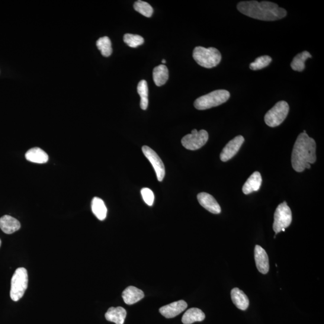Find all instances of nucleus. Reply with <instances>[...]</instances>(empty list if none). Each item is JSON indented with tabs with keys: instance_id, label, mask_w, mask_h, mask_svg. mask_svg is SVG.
<instances>
[{
	"instance_id": "11",
	"label": "nucleus",
	"mask_w": 324,
	"mask_h": 324,
	"mask_svg": "<svg viewBox=\"0 0 324 324\" xmlns=\"http://www.w3.org/2000/svg\"><path fill=\"white\" fill-rule=\"evenodd\" d=\"M187 307L188 304L185 301L179 300L162 307L159 312L166 318H172L183 312Z\"/></svg>"
},
{
	"instance_id": "3",
	"label": "nucleus",
	"mask_w": 324,
	"mask_h": 324,
	"mask_svg": "<svg viewBox=\"0 0 324 324\" xmlns=\"http://www.w3.org/2000/svg\"><path fill=\"white\" fill-rule=\"evenodd\" d=\"M193 57L199 65L207 69L217 66L222 60L219 51L213 47H196L193 51Z\"/></svg>"
},
{
	"instance_id": "24",
	"label": "nucleus",
	"mask_w": 324,
	"mask_h": 324,
	"mask_svg": "<svg viewBox=\"0 0 324 324\" xmlns=\"http://www.w3.org/2000/svg\"><path fill=\"white\" fill-rule=\"evenodd\" d=\"M137 91L141 97V108L143 110H146L149 106V88L145 80H142L138 83Z\"/></svg>"
},
{
	"instance_id": "26",
	"label": "nucleus",
	"mask_w": 324,
	"mask_h": 324,
	"mask_svg": "<svg viewBox=\"0 0 324 324\" xmlns=\"http://www.w3.org/2000/svg\"><path fill=\"white\" fill-rule=\"evenodd\" d=\"M133 7L136 11L144 17L150 18L153 14V9L148 3L139 0L134 3Z\"/></svg>"
},
{
	"instance_id": "12",
	"label": "nucleus",
	"mask_w": 324,
	"mask_h": 324,
	"mask_svg": "<svg viewBox=\"0 0 324 324\" xmlns=\"http://www.w3.org/2000/svg\"><path fill=\"white\" fill-rule=\"evenodd\" d=\"M199 203L210 213L217 214L221 213V208L212 195L202 192L197 196Z\"/></svg>"
},
{
	"instance_id": "21",
	"label": "nucleus",
	"mask_w": 324,
	"mask_h": 324,
	"mask_svg": "<svg viewBox=\"0 0 324 324\" xmlns=\"http://www.w3.org/2000/svg\"><path fill=\"white\" fill-rule=\"evenodd\" d=\"M153 81L157 86H160L165 84L169 78V71L164 65L155 67L153 72Z\"/></svg>"
},
{
	"instance_id": "13",
	"label": "nucleus",
	"mask_w": 324,
	"mask_h": 324,
	"mask_svg": "<svg viewBox=\"0 0 324 324\" xmlns=\"http://www.w3.org/2000/svg\"><path fill=\"white\" fill-rule=\"evenodd\" d=\"M255 259L258 271L263 274H267L269 269L268 256L265 250L259 245L255 246Z\"/></svg>"
},
{
	"instance_id": "7",
	"label": "nucleus",
	"mask_w": 324,
	"mask_h": 324,
	"mask_svg": "<svg viewBox=\"0 0 324 324\" xmlns=\"http://www.w3.org/2000/svg\"><path fill=\"white\" fill-rule=\"evenodd\" d=\"M293 217L290 207L287 202L279 204L275 210L274 215L273 227L274 232L277 234L281 232H285V228L290 226Z\"/></svg>"
},
{
	"instance_id": "18",
	"label": "nucleus",
	"mask_w": 324,
	"mask_h": 324,
	"mask_svg": "<svg viewBox=\"0 0 324 324\" xmlns=\"http://www.w3.org/2000/svg\"><path fill=\"white\" fill-rule=\"evenodd\" d=\"M233 302L238 309L246 310L249 306V300L246 295L240 289L235 288L232 291Z\"/></svg>"
},
{
	"instance_id": "2",
	"label": "nucleus",
	"mask_w": 324,
	"mask_h": 324,
	"mask_svg": "<svg viewBox=\"0 0 324 324\" xmlns=\"http://www.w3.org/2000/svg\"><path fill=\"white\" fill-rule=\"evenodd\" d=\"M316 149L315 141L306 133L298 135L291 156L292 166L295 171L302 172L306 168L310 169V164L316 161Z\"/></svg>"
},
{
	"instance_id": "19",
	"label": "nucleus",
	"mask_w": 324,
	"mask_h": 324,
	"mask_svg": "<svg viewBox=\"0 0 324 324\" xmlns=\"http://www.w3.org/2000/svg\"><path fill=\"white\" fill-rule=\"evenodd\" d=\"M25 158L28 161L40 164L47 163L49 159L47 153L38 147H34L29 150L25 154Z\"/></svg>"
},
{
	"instance_id": "16",
	"label": "nucleus",
	"mask_w": 324,
	"mask_h": 324,
	"mask_svg": "<svg viewBox=\"0 0 324 324\" xmlns=\"http://www.w3.org/2000/svg\"><path fill=\"white\" fill-rule=\"evenodd\" d=\"M20 227V222L14 217L5 215L0 218V228L5 234H12L17 232Z\"/></svg>"
},
{
	"instance_id": "8",
	"label": "nucleus",
	"mask_w": 324,
	"mask_h": 324,
	"mask_svg": "<svg viewBox=\"0 0 324 324\" xmlns=\"http://www.w3.org/2000/svg\"><path fill=\"white\" fill-rule=\"evenodd\" d=\"M208 140V133L206 130L194 129L191 134L182 137L181 144L186 149L197 150L205 145Z\"/></svg>"
},
{
	"instance_id": "1",
	"label": "nucleus",
	"mask_w": 324,
	"mask_h": 324,
	"mask_svg": "<svg viewBox=\"0 0 324 324\" xmlns=\"http://www.w3.org/2000/svg\"><path fill=\"white\" fill-rule=\"evenodd\" d=\"M237 9L250 18L265 21L279 20L287 15L286 10L270 2H241L237 5Z\"/></svg>"
},
{
	"instance_id": "6",
	"label": "nucleus",
	"mask_w": 324,
	"mask_h": 324,
	"mask_svg": "<svg viewBox=\"0 0 324 324\" xmlns=\"http://www.w3.org/2000/svg\"><path fill=\"white\" fill-rule=\"evenodd\" d=\"M289 111H290V107L287 102H277L265 114L264 120L266 124L271 127L279 126L286 119Z\"/></svg>"
},
{
	"instance_id": "27",
	"label": "nucleus",
	"mask_w": 324,
	"mask_h": 324,
	"mask_svg": "<svg viewBox=\"0 0 324 324\" xmlns=\"http://www.w3.org/2000/svg\"><path fill=\"white\" fill-rule=\"evenodd\" d=\"M271 62L272 59L271 57L262 56L258 57L254 62L250 63L249 67L252 70H261L268 66Z\"/></svg>"
},
{
	"instance_id": "17",
	"label": "nucleus",
	"mask_w": 324,
	"mask_h": 324,
	"mask_svg": "<svg viewBox=\"0 0 324 324\" xmlns=\"http://www.w3.org/2000/svg\"><path fill=\"white\" fill-rule=\"evenodd\" d=\"M127 315L126 310L122 307H110L105 314V318L108 321L116 324H124Z\"/></svg>"
},
{
	"instance_id": "30",
	"label": "nucleus",
	"mask_w": 324,
	"mask_h": 324,
	"mask_svg": "<svg viewBox=\"0 0 324 324\" xmlns=\"http://www.w3.org/2000/svg\"><path fill=\"white\" fill-rule=\"evenodd\" d=\"M162 63H163V64H165V63H166V60H163L162 61Z\"/></svg>"
},
{
	"instance_id": "23",
	"label": "nucleus",
	"mask_w": 324,
	"mask_h": 324,
	"mask_svg": "<svg viewBox=\"0 0 324 324\" xmlns=\"http://www.w3.org/2000/svg\"><path fill=\"white\" fill-rule=\"evenodd\" d=\"M312 56L311 54L305 51L303 52L297 54V55L294 58L293 62H291V68L294 71L302 72L305 69V62L309 58H312Z\"/></svg>"
},
{
	"instance_id": "15",
	"label": "nucleus",
	"mask_w": 324,
	"mask_h": 324,
	"mask_svg": "<svg viewBox=\"0 0 324 324\" xmlns=\"http://www.w3.org/2000/svg\"><path fill=\"white\" fill-rule=\"evenodd\" d=\"M122 297L125 303L131 305L142 300L144 297V294L140 289L130 286L123 292Z\"/></svg>"
},
{
	"instance_id": "22",
	"label": "nucleus",
	"mask_w": 324,
	"mask_h": 324,
	"mask_svg": "<svg viewBox=\"0 0 324 324\" xmlns=\"http://www.w3.org/2000/svg\"><path fill=\"white\" fill-rule=\"evenodd\" d=\"M91 209L93 214L99 220H104L107 217V208L102 199L98 197L92 199Z\"/></svg>"
},
{
	"instance_id": "20",
	"label": "nucleus",
	"mask_w": 324,
	"mask_h": 324,
	"mask_svg": "<svg viewBox=\"0 0 324 324\" xmlns=\"http://www.w3.org/2000/svg\"><path fill=\"white\" fill-rule=\"evenodd\" d=\"M204 313L198 308H191L186 311L182 317V322L184 324H192L195 322H201L204 320Z\"/></svg>"
},
{
	"instance_id": "14",
	"label": "nucleus",
	"mask_w": 324,
	"mask_h": 324,
	"mask_svg": "<svg viewBox=\"0 0 324 324\" xmlns=\"http://www.w3.org/2000/svg\"><path fill=\"white\" fill-rule=\"evenodd\" d=\"M262 176L259 172H253L243 187L244 194L249 195L259 190L262 184Z\"/></svg>"
},
{
	"instance_id": "5",
	"label": "nucleus",
	"mask_w": 324,
	"mask_h": 324,
	"mask_svg": "<svg viewBox=\"0 0 324 324\" xmlns=\"http://www.w3.org/2000/svg\"><path fill=\"white\" fill-rule=\"evenodd\" d=\"M28 277L27 269L23 267L16 269L11 280V299L18 301L24 296L28 287Z\"/></svg>"
},
{
	"instance_id": "25",
	"label": "nucleus",
	"mask_w": 324,
	"mask_h": 324,
	"mask_svg": "<svg viewBox=\"0 0 324 324\" xmlns=\"http://www.w3.org/2000/svg\"><path fill=\"white\" fill-rule=\"evenodd\" d=\"M98 50L101 51L102 55L105 57H110L112 53V43L110 38L105 36L99 38L96 42Z\"/></svg>"
},
{
	"instance_id": "28",
	"label": "nucleus",
	"mask_w": 324,
	"mask_h": 324,
	"mask_svg": "<svg viewBox=\"0 0 324 324\" xmlns=\"http://www.w3.org/2000/svg\"><path fill=\"white\" fill-rule=\"evenodd\" d=\"M123 40L124 43L131 48H136L144 43V38L136 34H124Z\"/></svg>"
},
{
	"instance_id": "31",
	"label": "nucleus",
	"mask_w": 324,
	"mask_h": 324,
	"mask_svg": "<svg viewBox=\"0 0 324 324\" xmlns=\"http://www.w3.org/2000/svg\"><path fill=\"white\" fill-rule=\"evenodd\" d=\"M1 245H2V241H1V240H0V246H1Z\"/></svg>"
},
{
	"instance_id": "29",
	"label": "nucleus",
	"mask_w": 324,
	"mask_h": 324,
	"mask_svg": "<svg viewBox=\"0 0 324 324\" xmlns=\"http://www.w3.org/2000/svg\"><path fill=\"white\" fill-rule=\"evenodd\" d=\"M141 195L144 202L149 206H152L155 200V195L153 191L149 188H144L141 190Z\"/></svg>"
},
{
	"instance_id": "9",
	"label": "nucleus",
	"mask_w": 324,
	"mask_h": 324,
	"mask_svg": "<svg viewBox=\"0 0 324 324\" xmlns=\"http://www.w3.org/2000/svg\"><path fill=\"white\" fill-rule=\"evenodd\" d=\"M144 155H145L155 169L157 178L159 181H162L165 175V168L162 160L160 159L155 151L148 146H144L142 148Z\"/></svg>"
},
{
	"instance_id": "10",
	"label": "nucleus",
	"mask_w": 324,
	"mask_h": 324,
	"mask_svg": "<svg viewBox=\"0 0 324 324\" xmlns=\"http://www.w3.org/2000/svg\"><path fill=\"white\" fill-rule=\"evenodd\" d=\"M245 142V138L241 135L237 136L227 143L220 153V158L223 162L228 161L235 156Z\"/></svg>"
},
{
	"instance_id": "4",
	"label": "nucleus",
	"mask_w": 324,
	"mask_h": 324,
	"mask_svg": "<svg viewBox=\"0 0 324 324\" xmlns=\"http://www.w3.org/2000/svg\"><path fill=\"white\" fill-rule=\"evenodd\" d=\"M230 98V92L225 89H217L201 96L194 102V107L198 110H205L225 103Z\"/></svg>"
}]
</instances>
